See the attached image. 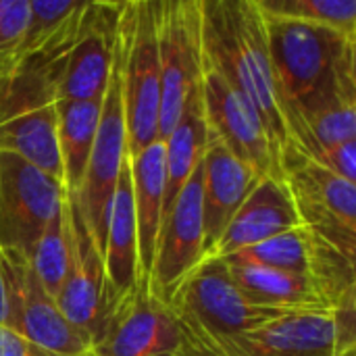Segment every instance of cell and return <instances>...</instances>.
<instances>
[{"instance_id":"cell-1","label":"cell","mask_w":356,"mask_h":356,"mask_svg":"<svg viewBox=\"0 0 356 356\" xmlns=\"http://www.w3.org/2000/svg\"><path fill=\"white\" fill-rule=\"evenodd\" d=\"M263 19L273 77L296 152L313 161L307 121L332 100L356 96V38L267 13Z\"/></svg>"},{"instance_id":"cell-2","label":"cell","mask_w":356,"mask_h":356,"mask_svg":"<svg viewBox=\"0 0 356 356\" xmlns=\"http://www.w3.org/2000/svg\"><path fill=\"white\" fill-rule=\"evenodd\" d=\"M202 48L257 108L284 173V163L300 154L273 77L265 19L257 0H202Z\"/></svg>"},{"instance_id":"cell-3","label":"cell","mask_w":356,"mask_h":356,"mask_svg":"<svg viewBox=\"0 0 356 356\" xmlns=\"http://www.w3.org/2000/svg\"><path fill=\"white\" fill-rule=\"evenodd\" d=\"M127 154L136 156L159 140L161 65L154 0H125L117 17Z\"/></svg>"},{"instance_id":"cell-4","label":"cell","mask_w":356,"mask_h":356,"mask_svg":"<svg viewBox=\"0 0 356 356\" xmlns=\"http://www.w3.org/2000/svg\"><path fill=\"white\" fill-rule=\"evenodd\" d=\"M167 309L177 325L236 336L250 332L292 309L265 305L244 292L223 259L204 257L171 294ZM305 311V309H302Z\"/></svg>"},{"instance_id":"cell-5","label":"cell","mask_w":356,"mask_h":356,"mask_svg":"<svg viewBox=\"0 0 356 356\" xmlns=\"http://www.w3.org/2000/svg\"><path fill=\"white\" fill-rule=\"evenodd\" d=\"M355 294L327 309L292 311L250 332L223 336L242 356H355Z\"/></svg>"},{"instance_id":"cell-6","label":"cell","mask_w":356,"mask_h":356,"mask_svg":"<svg viewBox=\"0 0 356 356\" xmlns=\"http://www.w3.org/2000/svg\"><path fill=\"white\" fill-rule=\"evenodd\" d=\"M154 19L161 65L159 140H167L188 100L200 90L202 0H154Z\"/></svg>"},{"instance_id":"cell-7","label":"cell","mask_w":356,"mask_h":356,"mask_svg":"<svg viewBox=\"0 0 356 356\" xmlns=\"http://www.w3.org/2000/svg\"><path fill=\"white\" fill-rule=\"evenodd\" d=\"M127 154V125H125V106H123V86H121V67L117 54L115 38V58L111 77L102 96L100 119L94 136V144L88 156L86 173L79 184V190L73 194L75 204L92 232V238L102 254L106 238V221L111 211L113 192Z\"/></svg>"},{"instance_id":"cell-8","label":"cell","mask_w":356,"mask_h":356,"mask_svg":"<svg viewBox=\"0 0 356 356\" xmlns=\"http://www.w3.org/2000/svg\"><path fill=\"white\" fill-rule=\"evenodd\" d=\"M284 184L300 223L325 246L355 261L356 184L307 156L284 163Z\"/></svg>"},{"instance_id":"cell-9","label":"cell","mask_w":356,"mask_h":356,"mask_svg":"<svg viewBox=\"0 0 356 356\" xmlns=\"http://www.w3.org/2000/svg\"><path fill=\"white\" fill-rule=\"evenodd\" d=\"M200 102L207 138L225 144L238 159L250 165L261 177L284 181L267 129L248 98L209 60L202 48Z\"/></svg>"},{"instance_id":"cell-10","label":"cell","mask_w":356,"mask_h":356,"mask_svg":"<svg viewBox=\"0 0 356 356\" xmlns=\"http://www.w3.org/2000/svg\"><path fill=\"white\" fill-rule=\"evenodd\" d=\"M65 186L19 156L0 152V250L29 257L60 213Z\"/></svg>"},{"instance_id":"cell-11","label":"cell","mask_w":356,"mask_h":356,"mask_svg":"<svg viewBox=\"0 0 356 356\" xmlns=\"http://www.w3.org/2000/svg\"><path fill=\"white\" fill-rule=\"evenodd\" d=\"M63 225L67 242V271L56 305L65 319L94 344L108 311L104 263L92 232L75 204V196L67 188L63 198Z\"/></svg>"},{"instance_id":"cell-12","label":"cell","mask_w":356,"mask_h":356,"mask_svg":"<svg viewBox=\"0 0 356 356\" xmlns=\"http://www.w3.org/2000/svg\"><path fill=\"white\" fill-rule=\"evenodd\" d=\"M0 252L8 298L6 325L46 350L65 356L90 355L92 340L65 319L56 300L40 286L27 257L4 250Z\"/></svg>"},{"instance_id":"cell-13","label":"cell","mask_w":356,"mask_h":356,"mask_svg":"<svg viewBox=\"0 0 356 356\" xmlns=\"http://www.w3.org/2000/svg\"><path fill=\"white\" fill-rule=\"evenodd\" d=\"M179 342V327L167 305L136 290L108 307L92 356H173Z\"/></svg>"},{"instance_id":"cell-14","label":"cell","mask_w":356,"mask_h":356,"mask_svg":"<svg viewBox=\"0 0 356 356\" xmlns=\"http://www.w3.org/2000/svg\"><path fill=\"white\" fill-rule=\"evenodd\" d=\"M204 223H202V169L186 181L169 217L161 225L159 246L150 277V296L167 305L184 277L204 259Z\"/></svg>"},{"instance_id":"cell-15","label":"cell","mask_w":356,"mask_h":356,"mask_svg":"<svg viewBox=\"0 0 356 356\" xmlns=\"http://www.w3.org/2000/svg\"><path fill=\"white\" fill-rule=\"evenodd\" d=\"M119 8L121 2H86L79 31L56 88V102L104 96L115 58Z\"/></svg>"},{"instance_id":"cell-16","label":"cell","mask_w":356,"mask_h":356,"mask_svg":"<svg viewBox=\"0 0 356 356\" xmlns=\"http://www.w3.org/2000/svg\"><path fill=\"white\" fill-rule=\"evenodd\" d=\"M200 169L204 246L209 254L261 175L215 138L204 142Z\"/></svg>"},{"instance_id":"cell-17","label":"cell","mask_w":356,"mask_h":356,"mask_svg":"<svg viewBox=\"0 0 356 356\" xmlns=\"http://www.w3.org/2000/svg\"><path fill=\"white\" fill-rule=\"evenodd\" d=\"M298 225L302 223L286 184L275 177H261L207 257H234L244 248Z\"/></svg>"},{"instance_id":"cell-18","label":"cell","mask_w":356,"mask_h":356,"mask_svg":"<svg viewBox=\"0 0 356 356\" xmlns=\"http://www.w3.org/2000/svg\"><path fill=\"white\" fill-rule=\"evenodd\" d=\"M129 171L138 240V292L150 296V277L163 219L165 142L156 140L140 154L129 156Z\"/></svg>"},{"instance_id":"cell-19","label":"cell","mask_w":356,"mask_h":356,"mask_svg":"<svg viewBox=\"0 0 356 356\" xmlns=\"http://www.w3.org/2000/svg\"><path fill=\"white\" fill-rule=\"evenodd\" d=\"M102 263H104L108 307L115 300L138 290V240H136L129 159L125 161L113 192Z\"/></svg>"},{"instance_id":"cell-20","label":"cell","mask_w":356,"mask_h":356,"mask_svg":"<svg viewBox=\"0 0 356 356\" xmlns=\"http://www.w3.org/2000/svg\"><path fill=\"white\" fill-rule=\"evenodd\" d=\"M223 261L227 263L236 284L252 298L265 305H275L292 311L336 307V302H332L330 296L321 290V286L311 277L271 267L234 263L227 259Z\"/></svg>"},{"instance_id":"cell-21","label":"cell","mask_w":356,"mask_h":356,"mask_svg":"<svg viewBox=\"0 0 356 356\" xmlns=\"http://www.w3.org/2000/svg\"><path fill=\"white\" fill-rule=\"evenodd\" d=\"M102 98L56 102V138L63 163L65 188L77 192L86 173L88 156L94 144Z\"/></svg>"},{"instance_id":"cell-22","label":"cell","mask_w":356,"mask_h":356,"mask_svg":"<svg viewBox=\"0 0 356 356\" xmlns=\"http://www.w3.org/2000/svg\"><path fill=\"white\" fill-rule=\"evenodd\" d=\"M317 259H319V240L305 225L286 229L273 238H267L250 248L236 252L234 257H227V261L234 263L290 271L296 275L311 277L315 282H317L315 277Z\"/></svg>"},{"instance_id":"cell-23","label":"cell","mask_w":356,"mask_h":356,"mask_svg":"<svg viewBox=\"0 0 356 356\" xmlns=\"http://www.w3.org/2000/svg\"><path fill=\"white\" fill-rule=\"evenodd\" d=\"M257 4L267 15L321 25L356 38V0H257Z\"/></svg>"},{"instance_id":"cell-24","label":"cell","mask_w":356,"mask_h":356,"mask_svg":"<svg viewBox=\"0 0 356 356\" xmlns=\"http://www.w3.org/2000/svg\"><path fill=\"white\" fill-rule=\"evenodd\" d=\"M31 271L35 273L40 286L46 290L50 298L56 300L65 271H67V242H65V225H63V209L60 213L44 227L40 240L31 248L27 257Z\"/></svg>"},{"instance_id":"cell-25","label":"cell","mask_w":356,"mask_h":356,"mask_svg":"<svg viewBox=\"0 0 356 356\" xmlns=\"http://www.w3.org/2000/svg\"><path fill=\"white\" fill-rule=\"evenodd\" d=\"M307 136L313 150V161L319 150L356 142V96H340L317 111L307 121Z\"/></svg>"},{"instance_id":"cell-26","label":"cell","mask_w":356,"mask_h":356,"mask_svg":"<svg viewBox=\"0 0 356 356\" xmlns=\"http://www.w3.org/2000/svg\"><path fill=\"white\" fill-rule=\"evenodd\" d=\"M29 25V0H0V63L8 60Z\"/></svg>"},{"instance_id":"cell-27","label":"cell","mask_w":356,"mask_h":356,"mask_svg":"<svg viewBox=\"0 0 356 356\" xmlns=\"http://www.w3.org/2000/svg\"><path fill=\"white\" fill-rule=\"evenodd\" d=\"M173 356H242L238 355L219 334L207 330L181 332L179 348Z\"/></svg>"},{"instance_id":"cell-28","label":"cell","mask_w":356,"mask_h":356,"mask_svg":"<svg viewBox=\"0 0 356 356\" xmlns=\"http://www.w3.org/2000/svg\"><path fill=\"white\" fill-rule=\"evenodd\" d=\"M315 161L323 165L325 169L334 171L336 175L356 184V142H344V144L319 150Z\"/></svg>"},{"instance_id":"cell-29","label":"cell","mask_w":356,"mask_h":356,"mask_svg":"<svg viewBox=\"0 0 356 356\" xmlns=\"http://www.w3.org/2000/svg\"><path fill=\"white\" fill-rule=\"evenodd\" d=\"M0 356H65L42 348L40 344L23 338L8 325H0ZM86 356H92V353Z\"/></svg>"},{"instance_id":"cell-30","label":"cell","mask_w":356,"mask_h":356,"mask_svg":"<svg viewBox=\"0 0 356 356\" xmlns=\"http://www.w3.org/2000/svg\"><path fill=\"white\" fill-rule=\"evenodd\" d=\"M8 321V298H6V277H4V261L0 252V325Z\"/></svg>"}]
</instances>
